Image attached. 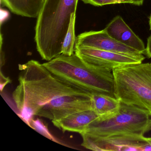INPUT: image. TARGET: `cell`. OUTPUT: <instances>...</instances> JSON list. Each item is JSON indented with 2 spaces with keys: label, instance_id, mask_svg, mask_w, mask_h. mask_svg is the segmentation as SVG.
Instances as JSON below:
<instances>
[{
  "label": "cell",
  "instance_id": "6da1fadb",
  "mask_svg": "<svg viewBox=\"0 0 151 151\" xmlns=\"http://www.w3.org/2000/svg\"><path fill=\"white\" fill-rule=\"evenodd\" d=\"M19 69L12 98L17 115L29 126L35 116L52 122L92 109V94L60 80L39 62L31 60Z\"/></svg>",
  "mask_w": 151,
  "mask_h": 151
},
{
  "label": "cell",
  "instance_id": "7a4b0ae2",
  "mask_svg": "<svg viewBox=\"0 0 151 151\" xmlns=\"http://www.w3.org/2000/svg\"><path fill=\"white\" fill-rule=\"evenodd\" d=\"M78 0H46L37 19L35 41L42 60L50 61L62 54V46Z\"/></svg>",
  "mask_w": 151,
  "mask_h": 151
},
{
  "label": "cell",
  "instance_id": "3957f363",
  "mask_svg": "<svg viewBox=\"0 0 151 151\" xmlns=\"http://www.w3.org/2000/svg\"><path fill=\"white\" fill-rule=\"evenodd\" d=\"M43 64L53 75L66 83L92 95L115 97L113 72L103 74L92 70L75 53L71 56L62 54Z\"/></svg>",
  "mask_w": 151,
  "mask_h": 151
},
{
  "label": "cell",
  "instance_id": "277c9868",
  "mask_svg": "<svg viewBox=\"0 0 151 151\" xmlns=\"http://www.w3.org/2000/svg\"><path fill=\"white\" fill-rule=\"evenodd\" d=\"M112 72L115 97L151 114V63L128 64L114 68Z\"/></svg>",
  "mask_w": 151,
  "mask_h": 151
},
{
  "label": "cell",
  "instance_id": "5b68a950",
  "mask_svg": "<svg viewBox=\"0 0 151 151\" xmlns=\"http://www.w3.org/2000/svg\"><path fill=\"white\" fill-rule=\"evenodd\" d=\"M150 130L151 114L148 111L121 102L116 114L105 118L99 117L91 123L83 132L107 137L120 135H144Z\"/></svg>",
  "mask_w": 151,
  "mask_h": 151
},
{
  "label": "cell",
  "instance_id": "8992f818",
  "mask_svg": "<svg viewBox=\"0 0 151 151\" xmlns=\"http://www.w3.org/2000/svg\"><path fill=\"white\" fill-rule=\"evenodd\" d=\"M82 146L93 151H151V137L143 135H120L99 137L87 133L80 134Z\"/></svg>",
  "mask_w": 151,
  "mask_h": 151
},
{
  "label": "cell",
  "instance_id": "52a82bcc",
  "mask_svg": "<svg viewBox=\"0 0 151 151\" xmlns=\"http://www.w3.org/2000/svg\"><path fill=\"white\" fill-rule=\"evenodd\" d=\"M75 53L89 68L103 74L112 73L114 68L143 62L133 56L92 47H75Z\"/></svg>",
  "mask_w": 151,
  "mask_h": 151
},
{
  "label": "cell",
  "instance_id": "ba28073f",
  "mask_svg": "<svg viewBox=\"0 0 151 151\" xmlns=\"http://www.w3.org/2000/svg\"><path fill=\"white\" fill-rule=\"evenodd\" d=\"M75 47H92L133 56L143 61L145 59L143 54L112 38L104 29L81 33L76 38Z\"/></svg>",
  "mask_w": 151,
  "mask_h": 151
},
{
  "label": "cell",
  "instance_id": "9c48e42d",
  "mask_svg": "<svg viewBox=\"0 0 151 151\" xmlns=\"http://www.w3.org/2000/svg\"><path fill=\"white\" fill-rule=\"evenodd\" d=\"M104 29L112 38L145 54L146 47L144 42L120 16L115 17Z\"/></svg>",
  "mask_w": 151,
  "mask_h": 151
},
{
  "label": "cell",
  "instance_id": "30bf717a",
  "mask_svg": "<svg viewBox=\"0 0 151 151\" xmlns=\"http://www.w3.org/2000/svg\"><path fill=\"white\" fill-rule=\"evenodd\" d=\"M99 117L93 109H87L73 113L52 122L63 132H71L81 134L91 123Z\"/></svg>",
  "mask_w": 151,
  "mask_h": 151
},
{
  "label": "cell",
  "instance_id": "8fae6325",
  "mask_svg": "<svg viewBox=\"0 0 151 151\" xmlns=\"http://www.w3.org/2000/svg\"><path fill=\"white\" fill-rule=\"evenodd\" d=\"M46 0H1L13 14L29 18L37 17Z\"/></svg>",
  "mask_w": 151,
  "mask_h": 151
},
{
  "label": "cell",
  "instance_id": "7c38bea8",
  "mask_svg": "<svg viewBox=\"0 0 151 151\" xmlns=\"http://www.w3.org/2000/svg\"><path fill=\"white\" fill-rule=\"evenodd\" d=\"M92 109L100 117L105 118L114 115L120 109L121 101L116 97L104 94H93Z\"/></svg>",
  "mask_w": 151,
  "mask_h": 151
},
{
  "label": "cell",
  "instance_id": "4fadbf2b",
  "mask_svg": "<svg viewBox=\"0 0 151 151\" xmlns=\"http://www.w3.org/2000/svg\"><path fill=\"white\" fill-rule=\"evenodd\" d=\"M76 13L71 15L68 30L64 39L62 46V54L71 56L75 53L76 38L75 35V23Z\"/></svg>",
  "mask_w": 151,
  "mask_h": 151
},
{
  "label": "cell",
  "instance_id": "5bb4252c",
  "mask_svg": "<svg viewBox=\"0 0 151 151\" xmlns=\"http://www.w3.org/2000/svg\"><path fill=\"white\" fill-rule=\"evenodd\" d=\"M29 126L50 140L60 144V142L57 141L56 139L50 133L47 129V126L45 125L43 122L40 119H32L30 122Z\"/></svg>",
  "mask_w": 151,
  "mask_h": 151
},
{
  "label": "cell",
  "instance_id": "9a60e30c",
  "mask_svg": "<svg viewBox=\"0 0 151 151\" xmlns=\"http://www.w3.org/2000/svg\"><path fill=\"white\" fill-rule=\"evenodd\" d=\"M85 4H90L95 6H102L113 4L129 3L132 4L131 0H81Z\"/></svg>",
  "mask_w": 151,
  "mask_h": 151
},
{
  "label": "cell",
  "instance_id": "2e32d148",
  "mask_svg": "<svg viewBox=\"0 0 151 151\" xmlns=\"http://www.w3.org/2000/svg\"><path fill=\"white\" fill-rule=\"evenodd\" d=\"M145 55L148 58H151V35L148 37L147 40V45L146 47Z\"/></svg>",
  "mask_w": 151,
  "mask_h": 151
},
{
  "label": "cell",
  "instance_id": "e0dca14e",
  "mask_svg": "<svg viewBox=\"0 0 151 151\" xmlns=\"http://www.w3.org/2000/svg\"><path fill=\"white\" fill-rule=\"evenodd\" d=\"M10 80L8 78L4 76V75L2 73V72H1V91H2L3 88L5 87V86L10 83Z\"/></svg>",
  "mask_w": 151,
  "mask_h": 151
},
{
  "label": "cell",
  "instance_id": "ac0fdd59",
  "mask_svg": "<svg viewBox=\"0 0 151 151\" xmlns=\"http://www.w3.org/2000/svg\"><path fill=\"white\" fill-rule=\"evenodd\" d=\"M132 2V4L137 5V6H141L143 4L144 0H131Z\"/></svg>",
  "mask_w": 151,
  "mask_h": 151
},
{
  "label": "cell",
  "instance_id": "d6986e66",
  "mask_svg": "<svg viewBox=\"0 0 151 151\" xmlns=\"http://www.w3.org/2000/svg\"><path fill=\"white\" fill-rule=\"evenodd\" d=\"M149 26H150V29L151 31V15L149 18Z\"/></svg>",
  "mask_w": 151,
  "mask_h": 151
}]
</instances>
